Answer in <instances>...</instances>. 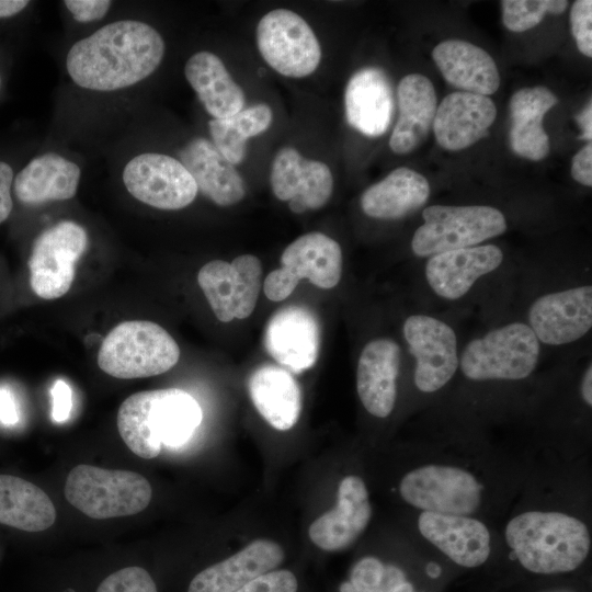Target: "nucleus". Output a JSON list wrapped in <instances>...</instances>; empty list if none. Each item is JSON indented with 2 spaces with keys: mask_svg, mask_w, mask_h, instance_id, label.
I'll return each instance as SVG.
<instances>
[{
  "mask_svg": "<svg viewBox=\"0 0 592 592\" xmlns=\"http://www.w3.org/2000/svg\"><path fill=\"white\" fill-rule=\"evenodd\" d=\"M557 102V96L543 86L520 89L511 96L509 140L515 155L534 161L547 157L550 141L543 119Z\"/></svg>",
  "mask_w": 592,
  "mask_h": 592,
  "instance_id": "nucleus-28",
  "label": "nucleus"
},
{
  "mask_svg": "<svg viewBox=\"0 0 592 592\" xmlns=\"http://www.w3.org/2000/svg\"><path fill=\"white\" fill-rule=\"evenodd\" d=\"M418 528L426 540L462 567H479L490 555V533L477 519L421 512Z\"/></svg>",
  "mask_w": 592,
  "mask_h": 592,
  "instance_id": "nucleus-19",
  "label": "nucleus"
},
{
  "mask_svg": "<svg viewBox=\"0 0 592 592\" xmlns=\"http://www.w3.org/2000/svg\"><path fill=\"white\" fill-rule=\"evenodd\" d=\"M581 396L584 400V402L591 407L592 405V366L590 365L581 382Z\"/></svg>",
  "mask_w": 592,
  "mask_h": 592,
  "instance_id": "nucleus-49",
  "label": "nucleus"
},
{
  "mask_svg": "<svg viewBox=\"0 0 592 592\" xmlns=\"http://www.w3.org/2000/svg\"><path fill=\"white\" fill-rule=\"evenodd\" d=\"M503 260L494 244L474 246L431 255L425 265V277L433 292L455 300L468 293L482 275L494 271Z\"/></svg>",
  "mask_w": 592,
  "mask_h": 592,
  "instance_id": "nucleus-20",
  "label": "nucleus"
},
{
  "mask_svg": "<svg viewBox=\"0 0 592 592\" xmlns=\"http://www.w3.org/2000/svg\"><path fill=\"white\" fill-rule=\"evenodd\" d=\"M29 4L30 1L27 0H0V21L19 15Z\"/></svg>",
  "mask_w": 592,
  "mask_h": 592,
  "instance_id": "nucleus-47",
  "label": "nucleus"
},
{
  "mask_svg": "<svg viewBox=\"0 0 592 592\" xmlns=\"http://www.w3.org/2000/svg\"><path fill=\"white\" fill-rule=\"evenodd\" d=\"M55 520V505L41 488L20 477L0 474V524L42 532Z\"/></svg>",
  "mask_w": 592,
  "mask_h": 592,
  "instance_id": "nucleus-32",
  "label": "nucleus"
},
{
  "mask_svg": "<svg viewBox=\"0 0 592 592\" xmlns=\"http://www.w3.org/2000/svg\"><path fill=\"white\" fill-rule=\"evenodd\" d=\"M482 487L468 470L448 465H425L406 474L401 498L422 512L470 515L481 503Z\"/></svg>",
  "mask_w": 592,
  "mask_h": 592,
  "instance_id": "nucleus-9",
  "label": "nucleus"
},
{
  "mask_svg": "<svg viewBox=\"0 0 592 592\" xmlns=\"http://www.w3.org/2000/svg\"><path fill=\"white\" fill-rule=\"evenodd\" d=\"M164 55L156 29L136 20L115 21L78 41L66 68L76 84L94 91H115L149 77Z\"/></svg>",
  "mask_w": 592,
  "mask_h": 592,
  "instance_id": "nucleus-1",
  "label": "nucleus"
},
{
  "mask_svg": "<svg viewBox=\"0 0 592 592\" xmlns=\"http://www.w3.org/2000/svg\"><path fill=\"white\" fill-rule=\"evenodd\" d=\"M571 31L578 49L592 56V1L577 0L570 11Z\"/></svg>",
  "mask_w": 592,
  "mask_h": 592,
  "instance_id": "nucleus-38",
  "label": "nucleus"
},
{
  "mask_svg": "<svg viewBox=\"0 0 592 592\" xmlns=\"http://www.w3.org/2000/svg\"><path fill=\"white\" fill-rule=\"evenodd\" d=\"M540 592H574V591L567 588H555V589H547Z\"/></svg>",
  "mask_w": 592,
  "mask_h": 592,
  "instance_id": "nucleus-53",
  "label": "nucleus"
},
{
  "mask_svg": "<svg viewBox=\"0 0 592 592\" xmlns=\"http://www.w3.org/2000/svg\"><path fill=\"white\" fill-rule=\"evenodd\" d=\"M371 516L366 486L362 478L350 475L339 485L335 506L312 522L308 535L320 549H344L364 532Z\"/></svg>",
  "mask_w": 592,
  "mask_h": 592,
  "instance_id": "nucleus-17",
  "label": "nucleus"
},
{
  "mask_svg": "<svg viewBox=\"0 0 592 592\" xmlns=\"http://www.w3.org/2000/svg\"><path fill=\"white\" fill-rule=\"evenodd\" d=\"M403 581H406V576L400 568L392 565H385L377 592H390Z\"/></svg>",
  "mask_w": 592,
  "mask_h": 592,
  "instance_id": "nucleus-46",
  "label": "nucleus"
},
{
  "mask_svg": "<svg viewBox=\"0 0 592 592\" xmlns=\"http://www.w3.org/2000/svg\"><path fill=\"white\" fill-rule=\"evenodd\" d=\"M298 582L288 570H272L244 584L236 592H297Z\"/></svg>",
  "mask_w": 592,
  "mask_h": 592,
  "instance_id": "nucleus-39",
  "label": "nucleus"
},
{
  "mask_svg": "<svg viewBox=\"0 0 592 592\" xmlns=\"http://www.w3.org/2000/svg\"><path fill=\"white\" fill-rule=\"evenodd\" d=\"M496 116L497 109L490 98L469 92H453L437 106L432 128L442 148L456 151L483 138Z\"/></svg>",
  "mask_w": 592,
  "mask_h": 592,
  "instance_id": "nucleus-18",
  "label": "nucleus"
},
{
  "mask_svg": "<svg viewBox=\"0 0 592 592\" xmlns=\"http://www.w3.org/2000/svg\"><path fill=\"white\" fill-rule=\"evenodd\" d=\"M577 122L582 129V139L591 140L592 138V103L588 105L577 115Z\"/></svg>",
  "mask_w": 592,
  "mask_h": 592,
  "instance_id": "nucleus-48",
  "label": "nucleus"
},
{
  "mask_svg": "<svg viewBox=\"0 0 592 592\" xmlns=\"http://www.w3.org/2000/svg\"><path fill=\"white\" fill-rule=\"evenodd\" d=\"M184 75L214 118H227L243 109L242 89L215 54L202 50L192 55L185 64Z\"/></svg>",
  "mask_w": 592,
  "mask_h": 592,
  "instance_id": "nucleus-30",
  "label": "nucleus"
},
{
  "mask_svg": "<svg viewBox=\"0 0 592 592\" xmlns=\"http://www.w3.org/2000/svg\"><path fill=\"white\" fill-rule=\"evenodd\" d=\"M2 87H3V73H2V71L0 69V92L2 90Z\"/></svg>",
  "mask_w": 592,
  "mask_h": 592,
  "instance_id": "nucleus-54",
  "label": "nucleus"
},
{
  "mask_svg": "<svg viewBox=\"0 0 592 592\" xmlns=\"http://www.w3.org/2000/svg\"><path fill=\"white\" fill-rule=\"evenodd\" d=\"M123 182L136 200L164 210L184 208L197 194L195 181L180 160L157 152L130 159L123 170Z\"/></svg>",
  "mask_w": 592,
  "mask_h": 592,
  "instance_id": "nucleus-12",
  "label": "nucleus"
},
{
  "mask_svg": "<svg viewBox=\"0 0 592 592\" xmlns=\"http://www.w3.org/2000/svg\"><path fill=\"white\" fill-rule=\"evenodd\" d=\"M257 44L263 59L285 77L309 76L321 59L312 29L299 14L286 9L262 16L257 26Z\"/></svg>",
  "mask_w": 592,
  "mask_h": 592,
  "instance_id": "nucleus-10",
  "label": "nucleus"
},
{
  "mask_svg": "<svg viewBox=\"0 0 592 592\" xmlns=\"http://www.w3.org/2000/svg\"><path fill=\"white\" fill-rule=\"evenodd\" d=\"M77 163L48 152L33 158L15 173L13 194L23 205L72 198L80 181Z\"/></svg>",
  "mask_w": 592,
  "mask_h": 592,
  "instance_id": "nucleus-26",
  "label": "nucleus"
},
{
  "mask_svg": "<svg viewBox=\"0 0 592 592\" xmlns=\"http://www.w3.org/2000/svg\"><path fill=\"white\" fill-rule=\"evenodd\" d=\"M53 398L52 417L55 422H64L69 418L72 408V392L69 385L58 379L50 389Z\"/></svg>",
  "mask_w": 592,
  "mask_h": 592,
  "instance_id": "nucleus-43",
  "label": "nucleus"
},
{
  "mask_svg": "<svg viewBox=\"0 0 592 592\" xmlns=\"http://www.w3.org/2000/svg\"><path fill=\"white\" fill-rule=\"evenodd\" d=\"M399 117L389 139L390 149L406 155L419 147L432 128L437 109L435 89L423 75L405 76L397 88Z\"/></svg>",
  "mask_w": 592,
  "mask_h": 592,
  "instance_id": "nucleus-25",
  "label": "nucleus"
},
{
  "mask_svg": "<svg viewBox=\"0 0 592 592\" xmlns=\"http://www.w3.org/2000/svg\"><path fill=\"white\" fill-rule=\"evenodd\" d=\"M572 178L582 185H592V145H585L572 158Z\"/></svg>",
  "mask_w": 592,
  "mask_h": 592,
  "instance_id": "nucleus-44",
  "label": "nucleus"
},
{
  "mask_svg": "<svg viewBox=\"0 0 592 592\" xmlns=\"http://www.w3.org/2000/svg\"><path fill=\"white\" fill-rule=\"evenodd\" d=\"M426 573L431 578H437L441 574V568L436 563H429L426 567Z\"/></svg>",
  "mask_w": 592,
  "mask_h": 592,
  "instance_id": "nucleus-51",
  "label": "nucleus"
},
{
  "mask_svg": "<svg viewBox=\"0 0 592 592\" xmlns=\"http://www.w3.org/2000/svg\"><path fill=\"white\" fill-rule=\"evenodd\" d=\"M179 157L195 181L197 191L215 204L230 206L244 197L246 186L241 175L208 139H192L182 148Z\"/></svg>",
  "mask_w": 592,
  "mask_h": 592,
  "instance_id": "nucleus-24",
  "label": "nucleus"
},
{
  "mask_svg": "<svg viewBox=\"0 0 592 592\" xmlns=\"http://www.w3.org/2000/svg\"><path fill=\"white\" fill-rule=\"evenodd\" d=\"M272 110L265 103L242 109L227 118H213L208 122L213 144L234 166L240 163L246 155L249 138L265 132L272 123Z\"/></svg>",
  "mask_w": 592,
  "mask_h": 592,
  "instance_id": "nucleus-33",
  "label": "nucleus"
},
{
  "mask_svg": "<svg viewBox=\"0 0 592 592\" xmlns=\"http://www.w3.org/2000/svg\"><path fill=\"white\" fill-rule=\"evenodd\" d=\"M284 550L270 539H255L244 548L198 572L187 592H236L253 579L277 568Z\"/></svg>",
  "mask_w": 592,
  "mask_h": 592,
  "instance_id": "nucleus-22",
  "label": "nucleus"
},
{
  "mask_svg": "<svg viewBox=\"0 0 592 592\" xmlns=\"http://www.w3.org/2000/svg\"><path fill=\"white\" fill-rule=\"evenodd\" d=\"M87 244V231L75 221L64 220L44 230L35 239L29 259L32 291L43 299L66 295Z\"/></svg>",
  "mask_w": 592,
  "mask_h": 592,
  "instance_id": "nucleus-11",
  "label": "nucleus"
},
{
  "mask_svg": "<svg viewBox=\"0 0 592 592\" xmlns=\"http://www.w3.org/2000/svg\"><path fill=\"white\" fill-rule=\"evenodd\" d=\"M400 348L387 338L369 341L356 371V389L364 408L374 417H388L396 402Z\"/></svg>",
  "mask_w": 592,
  "mask_h": 592,
  "instance_id": "nucleus-21",
  "label": "nucleus"
},
{
  "mask_svg": "<svg viewBox=\"0 0 592 592\" xmlns=\"http://www.w3.org/2000/svg\"><path fill=\"white\" fill-rule=\"evenodd\" d=\"M195 398L179 388L139 391L127 397L117 412V429L126 446L151 459L163 446L177 447L190 440L202 422Z\"/></svg>",
  "mask_w": 592,
  "mask_h": 592,
  "instance_id": "nucleus-2",
  "label": "nucleus"
},
{
  "mask_svg": "<svg viewBox=\"0 0 592 592\" xmlns=\"http://www.w3.org/2000/svg\"><path fill=\"white\" fill-rule=\"evenodd\" d=\"M430 196L428 180L409 168H397L361 196L363 212L382 220L400 219L423 206Z\"/></svg>",
  "mask_w": 592,
  "mask_h": 592,
  "instance_id": "nucleus-31",
  "label": "nucleus"
},
{
  "mask_svg": "<svg viewBox=\"0 0 592 592\" xmlns=\"http://www.w3.org/2000/svg\"><path fill=\"white\" fill-rule=\"evenodd\" d=\"M568 7L566 0H503L502 21L512 32H524L537 24L547 13L560 14Z\"/></svg>",
  "mask_w": 592,
  "mask_h": 592,
  "instance_id": "nucleus-35",
  "label": "nucleus"
},
{
  "mask_svg": "<svg viewBox=\"0 0 592 592\" xmlns=\"http://www.w3.org/2000/svg\"><path fill=\"white\" fill-rule=\"evenodd\" d=\"M504 535L523 568L538 574L570 572L591 548L587 525L557 511L523 512L509 521Z\"/></svg>",
  "mask_w": 592,
  "mask_h": 592,
  "instance_id": "nucleus-3",
  "label": "nucleus"
},
{
  "mask_svg": "<svg viewBox=\"0 0 592 592\" xmlns=\"http://www.w3.org/2000/svg\"><path fill=\"white\" fill-rule=\"evenodd\" d=\"M248 391L258 412L274 429L287 431L297 423L301 391L287 369L275 365L258 367L249 378Z\"/></svg>",
  "mask_w": 592,
  "mask_h": 592,
  "instance_id": "nucleus-29",
  "label": "nucleus"
},
{
  "mask_svg": "<svg viewBox=\"0 0 592 592\" xmlns=\"http://www.w3.org/2000/svg\"><path fill=\"white\" fill-rule=\"evenodd\" d=\"M15 171L13 166L0 159V225L4 223L13 209V181Z\"/></svg>",
  "mask_w": 592,
  "mask_h": 592,
  "instance_id": "nucleus-42",
  "label": "nucleus"
},
{
  "mask_svg": "<svg viewBox=\"0 0 592 592\" xmlns=\"http://www.w3.org/2000/svg\"><path fill=\"white\" fill-rule=\"evenodd\" d=\"M237 274L235 318L246 319L254 310L260 288L262 266L259 258L242 254L231 261Z\"/></svg>",
  "mask_w": 592,
  "mask_h": 592,
  "instance_id": "nucleus-36",
  "label": "nucleus"
},
{
  "mask_svg": "<svg viewBox=\"0 0 592 592\" xmlns=\"http://www.w3.org/2000/svg\"><path fill=\"white\" fill-rule=\"evenodd\" d=\"M197 282L216 318L221 322L235 319L237 274L231 262H207L200 269Z\"/></svg>",
  "mask_w": 592,
  "mask_h": 592,
  "instance_id": "nucleus-34",
  "label": "nucleus"
},
{
  "mask_svg": "<svg viewBox=\"0 0 592 592\" xmlns=\"http://www.w3.org/2000/svg\"><path fill=\"white\" fill-rule=\"evenodd\" d=\"M538 341L561 345L579 340L592 326V287L578 286L537 298L528 310Z\"/></svg>",
  "mask_w": 592,
  "mask_h": 592,
  "instance_id": "nucleus-16",
  "label": "nucleus"
},
{
  "mask_svg": "<svg viewBox=\"0 0 592 592\" xmlns=\"http://www.w3.org/2000/svg\"><path fill=\"white\" fill-rule=\"evenodd\" d=\"M344 105L346 119L353 128L368 137L385 134L395 109L387 75L375 67L356 71L346 84Z\"/></svg>",
  "mask_w": 592,
  "mask_h": 592,
  "instance_id": "nucleus-23",
  "label": "nucleus"
},
{
  "mask_svg": "<svg viewBox=\"0 0 592 592\" xmlns=\"http://www.w3.org/2000/svg\"><path fill=\"white\" fill-rule=\"evenodd\" d=\"M281 264L263 284L265 296L273 301L287 298L303 278L319 288H333L341 280L342 250L329 236L308 232L285 248Z\"/></svg>",
  "mask_w": 592,
  "mask_h": 592,
  "instance_id": "nucleus-8",
  "label": "nucleus"
},
{
  "mask_svg": "<svg viewBox=\"0 0 592 592\" xmlns=\"http://www.w3.org/2000/svg\"><path fill=\"white\" fill-rule=\"evenodd\" d=\"M390 592H413V585L407 580L397 585Z\"/></svg>",
  "mask_w": 592,
  "mask_h": 592,
  "instance_id": "nucleus-50",
  "label": "nucleus"
},
{
  "mask_svg": "<svg viewBox=\"0 0 592 592\" xmlns=\"http://www.w3.org/2000/svg\"><path fill=\"white\" fill-rule=\"evenodd\" d=\"M64 3L78 22L101 20L112 4L109 0H67Z\"/></svg>",
  "mask_w": 592,
  "mask_h": 592,
  "instance_id": "nucleus-41",
  "label": "nucleus"
},
{
  "mask_svg": "<svg viewBox=\"0 0 592 592\" xmlns=\"http://www.w3.org/2000/svg\"><path fill=\"white\" fill-rule=\"evenodd\" d=\"M96 592H158L147 570L140 567L119 569L106 577Z\"/></svg>",
  "mask_w": 592,
  "mask_h": 592,
  "instance_id": "nucleus-37",
  "label": "nucleus"
},
{
  "mask_svg": "<svg viewBox=\"0 0 592 592\" xmlns=\"http://www.w3.org/2000/svg\"><path fill=\"white\" fill-rule=\"evenodd\" d=\"M179 358L180 348L166 329L148 320H129L104 338L98 365L112 377L134 379L163 374Z\"/></svg>",
  "mask_w": 592,
  "mask_h": 592,
  "instance_id": "nucleus-4",
  "label": "nucleus"
},
{
  "mask_svg": "<svg viewBox=\"0 0 592 592\" xmlns=\"http://www.w3.org/2000/svg\"><path fill=\"white\" fill-rule=\"evenodd\" d=\"M432 58L444 79L457 89L485 96L499 89L498 67L479 46L466 41L447 39L434 47Z\"/></svg>",
  "mask_w": 592,
  "mask_h": 592,
  "instance_id": "nucleus-27",
  "label": "nucleus"
},
{
  "mask_svg": "<svg viewBox=\"0 0 592 592\" xmlns=\"http://www.w3.org/2000/svg\"><path fill=\"white\" fill-rule=\"evenodd\" d=\"M538 355L539 341L530 326L512 322L470 341L459 365L473 380H517L535 369Z\"/></svg>",
  "mask_w": 592,
  "mask_h": 592,
  "instance_id": "nucleus-7",
  "label": "nucleus"
},
{
  "mask_svg": "<svg viewBox=\"0 0 592 592\" xmlns=\"http://www.w3.org/2000/svg\"><path fill=\"white\" fill-rule=\"evenodd\" d=\"M384 563L375 557H365L352 568L350 582L361 592H377L384 572Z\"/></svg>",
  "mask_w": 592,
  "mask_h": 592,
  "instance_id": "nucleus-40",
  "label": "nucleus"
},
{
  "mask_svg": "<svg viewBox=\"0 0 592 592\" xmlns=\"http://www.w3.org/2000/svg\"><path fill=\"white\" fill-rule=\"evenodd\" d=\"M422 217L411 240L413 253L422 258L474 247L506 230L504 215L492 206L432 205Z\"/></svg>",
  "mask_w": 592,
  "mask_h": 592,
  "instance_id": "nucleus-6",
  "label": "nucleus"
},
{
  "mask_svg": "<svg viewBox=\"0 0 592 592\" xmlns=\"http://www.w3.org/2000/svg\"><path fill=\"white\" fill-rule=\"evenodd\" d=\"M340 592H361L350 581H344L339 588Z\"/></svg>",
  "mask_w": 592,
  "mask_h": 592,
  "instance_id": "nucleus-52",
  "label": "nucleus"
},
{
  "mask_svg": "<svg viewBox=\"0 0 592 592\" xmlns=\"http://www.w3.org/2000/svg\"><path fill=\"white\" fill-rule=\"evenodd\" d=\"M65 497L87 516L105 520L141 512L151 500L152 489L138 473L80 464L67 476Z\"/></svg>",
  "mask_w": 592,
  "mask_h": 592,
  "instance_id": "nucleus-5",
  "label": "nucleus"
},
{
  "mask_svg": "<svg viewBox=\"0 0 592 592\" xmlns=\"http://www.w3.org/2000/svg\"><path fill=\"white\" fill-rule=\"evenodd\" d=\"M18 420V409L12 392L7 387H0V421L5 425H13Z\"/></svg>",
  "mask_w": 592,
  "mask_h": 592,
  "instance_id": "nucleus-45",
  "label": "nucleus"
},
{
  "mask_svg": "<svg viewBox=\"0 0 592 592\" xmlns=\"http://www.w3.org/2000/svg\"><path fill=\"white\" fill-rule=\"evenodd\" d=\"M403 335L417 360L414 383L418 389L434 392L445 386L458 366L454 330L436 318L413 315L403 323Z\"/></svg>",
  "mask_w": 592,
  "mask_h": 592,
  "instance_id": "nucleus-13",
  "label": "nucleus"
},
{
  "mask_svg": "<svg viewBox=\"0 0 592 592\" xmlns=\"http://www.w3.org/2000/svg\"><path fill=\"white\" fill-rule=\"evenodd\" d=\"M274 195L288 202L295 214L323 207L333 191L329 167L318 160L304 158L293 147H283L275 155L270 174Z\"/></svg>",
  "mask_w": 592,
  "mask_h": 592,
  "instance_id": "nucleus-14",
  "label": "nucleus"
},
{
  "mask_svg": "<svg viewBox=\"0 0 592 592\" xmlns=\"http://www.w3.org/2000/svg\"><path fill=\"white\" fill-rule=\"evenodd\" d=\"M320 325L304 306L291 305L277 310L267 321L264 346L289 373H303L315 365L320 350Z\"/></svg>",
  "mask_w": 592,
  "mask_h": 592,
  "instance_id": "nucleus-15",
  "label": "nucleus"
}]
</instances>
